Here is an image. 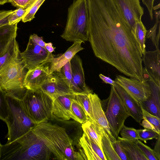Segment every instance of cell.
Segmentation results:
<instances>
[{
  "mask_svg": "<svg viewBox=\"0 0 160 160\" xmlns=\"http://www.w3.org/2000/svg\"><path fill=\"white\" fill-rule=\"evenodd\" d=\"M88 40L96 57L130 78L145 82L135 33L113 0H87Z\"/></svg>",
  "mask_w": 160,
  "mask_h": 160,
  "instance_id": "1",
  "label": "cell"
},
{
  "mask_svg": "<svg viewBox=\"0 0 160 160\" xmlns=\"http://www.w3.org/2000/svg\"><path fill=\"white\" fill-rule=\"evenodd\" d=\"M74 143L65 128L47 121L3 145L2 151L6 160H67L65 152Z\"/></svg>",
  "mask_w": 160,
  "mask_h": 160,
  "instance_id": "2",
  "label": "cell"
},
{
  "mask_svg": "<svg viewBox=\"0 0 160 160\" xmlns=\"http://www.w3.org/2000/svg\"><path fill=\"white\" fill-rule=\"evenodd\" d=\"M61 37L67 41L81 42L88 40L87 0H74L68 8L66 24Z\"/></svg>",
  "mask_w": 160,
  "mask_h": 160,
  "instance_id": "3",
  "label": "cell"
},
{
  "mask_svg": "<svg viewBox=\"0 0 160 160\" xmlns=\"http://www.w3.org/2000/svg\"><path fill=\"white\" fill-rule=\"evenodd\" d=\"M6 98L8 115L4 121L8 129L6 143H9L24 135L37 124L27 115L21 99L10 95H6Z\"/></svg>",
  "mask_w": 160,
  "mask_h": 160,
  "instance_id": "4",
  "label": "cell"
},
{
  "mask_svg": "<svg viewBox=\"0 0 160 160\" xmlns=\"http://www.w3.org/2000/svg\"><path fill=\"white\" fill-rule=\"evenodd\" d=\"M26 69L20 55L8 63L0 71V93L21 99L27 90L24 83Z\"/></svg>",
  "mask_w": 160,
  "mask_h": 160,
  "instance_id": "5",
  "label": "cell"
},
{
  "mask_svg": "<svg viewBox=\"0 0 160 160\" xmlns=\"http://www.w3.org/2000/svg\"><path fill=\"white\" fill-rule=\"evenodd\" d=\"M21 101L27 115L36 124L51 119L53 100L40 88L27 89Z\"/></svg>",
  "mask_w": 160,
  "mask_h": 160,
  "instance_id": "6",
  "label": "cell"
},
{
  "mask_svg": "<svg viewBox=\"0 0 160 160\" xmlns=\"http://www.w3.org/2000/svg\"><path fill=\"white\" fill-rule=\"evenodd\" d=\"M105 101L107 103L105 114L111 133L117 139L125 120L129 116L114 86L111 85L110 95Z\"/></svg>",
  "mask_w": 160,
  "mask_h": 160,
  "instance_id": "7",
  "label": "cell"
},
{
  "mask_svg": "<svg viewBox=\"0 0 160 160\" xmlns=\"http://www.w3.org/2000/svg\"><path fill=\"white\" fill-rule=\"evenodd\" d=\"M24 67L29 70L41 64L49 63L54 57L45 48L42 47L29 38L26 49L20 54Z\"/></svg>",
  "mask_w": 160,
  "mask_h": 160,
  "instance_id": "8",
  "label": "cell"
},
{
  "mask_svg": "<svg viewBox=\"0 0 160 160\" xmlns=\"http://www.w3.org/2000/svg\"><path fill=\"white\" fill-rule=\"evenodd\" d=\"M115 81L140 104L146 101L151 94V88L148 82H142L121 75L117 76Z\"/></svg>",
  "mask_w": 160,
  "mask_h": 160,
  "instance_id": "9",
  "label": "cell"
},
{
  "mask_svg": "<svg viewBox=\"0 0 160 160\" xmlns=\"http://www.w3.org/2000/svg\"><path fill=\"white\" fill-rule=\"evenodd\" d=\"M140 0H113L122 17L135 33L136 24L144 13Z\"/></svg>",
  "mask_w": 160,
  "mask_h": 160,
  "instance_id": "10",
  "label": "cell"
},
{
  "mask_svg": "<svg viewBox=\"0 0 160 160\" xmlns=\"http://www.w3.org/2000/svg\"><path fill=\"white\" fill-rule=\"evenodd\" d=\"M74 93L60 96L53 101L51 119L62 122L72 119L77 122L71 110L72 101Z\"/></svg>",
  "mask_w": 160,
  "mask_h": 160,
  "instance_id": "11",
  "label": "cell"
},
{
  "mask_svg": "<svg viewBox=\"0 0 160 160\" xmlns=\"http://www.w3.org/2000/svg\"><path fill=\"white\" fill-rule=\"evenodd\" d=\"M47 64H41L27 72L24 81L27 89L34 90L40 88L52 76L49 72V66Z\"/></svg>",
  "mask_w": 160,
  "mask_h": 160,
  "instance_id": "12",
  "label": "cell"
},
{
  "mask_svg": "<svg viewBox=\"0 0 160 160\" xmlns=\"http://www.w3.org/2000/svg\"><path fill=\"white\" fill-rule=\"evenodd\" d=\"M40 88L53 101L58 97L67 94L74 93L67 84L58 76L53 73Z\"/></svg>",
  "mask_w": 160,
  "mask_h": 160,
  "instance_id": "13",
  "label": "cell"
},
{
  "mask_svg": "<svg viewBox=\"0 0 160 160\" xmlns=\"http://www.w3.org/2000/svg\"><path fill=\"white\" fill-rule=\"evenodd\" d=\"M91 110L95 121L104 130L112 142L117 139L112 135L108 123L102 106L101 101L98 96L91 91L89 94Z\"/></svg>",
  "mask_w": 160,
  "mask_h": 160,
  "instance_id": "14",
  "label": "cell"
},
{
  "mask_svg": "<svg viewBox=\"0 0 160 160\" xmlns=\"http://www.w3.org/2000/svg\"><path fill=\"white\" fill-rule=\"evenodd\" d=\"M123 102L129 116L140 123L142 120V108L140 103L116 83L114 86Z\"/></svg>",
  "mask_w": 160,
  "mask_h": 160,
  "instance_id": "15",
  "label": "cell"
},
{
  "mask_svg": "<svg viewBox=\"0 0 160 160\" xmlns=\"http://www.w3.org/2000/svg\"><path fill=\"white\" fill-rule=\"evenodd\" d=\"M145 68L154 82L160 87V51H146L143 55Z\"/></svg>",
  "mask_w": 160,
  "mask_h": 160,
  "instance_id": "16",
  "label": "cell"
},
{
  "mask_svg": "<svg viewBox=\"0 0 160 160\" xmlns=\"http://www.w3.org/2000/svg\"><path fill=\"white\" fill-rule=\"evenodd\" d=\"M81 42H74L67 50L61 56L53 57L50 60L49 72L50 74L53 72H60L62 67L70 61L74 56L79 51L84 49L81 46Z\"/></svg>",
  "mask_w": 160,
  "mask_h": 160,
  "instance_id": "17",
  "label": "cell"
},
{
  "mask_svg": "<svg viewBox=\"0 0 160 160\" xmlns=\"http://www.w3.org/2000/svg\"><path fill=\"white\" fill-rule=\"evenodd\" d=\"M70 62L73 81L78 93L85 92L90 90L85 82L82 62L80 57L75 54L70 60Z\"/></svg>",
  "mask_w": 160,
  "mask_h": 160,
  "instance_id": "18",
  "label": "cell"
},
{
  "mask_svg": "<svg viewBox=\"0 0 160 160\" xmlns=\"http://www.w3.org/2000/svg\"><path fill=\"white\" fill-rule=\"evenodd\" d=\"M148 82L150 86L151 94L146 101L140 104L146 111L160 118V87L153 81Z\"/></svg>",
  "mask_w": 160,
  "mask_h": 160,
  "instance_id": "19",
  "label": "cell"
},
{
  "mask_svg": "<svg viewBox=\"0 0 160 160\" xmlns=\"http://www.w3.org/2000/svg\"><path fill=\"white\" fill-rule=\"evenodd\" d=\"M16 36L13 37L0 52V71L11 60L20 56V52L16 40Z\"/></svg>",
  "mask_w": 160,
  "mask_h": 160,
  "instance_id": "20",
  "label": "cell"
},
{
  "mask_svg": "<svg viewBox=\"0 0 160 160\" xmlns=\"http://www.w3.org/2000/svg\"><path fill=\"white\" fill-rule=\"evenodd\" d=\"M117 140L125 151L129 160H148L137 146L136 141L128 140L118 136Z\"/></svg>",
  "mask_w": 160,
  "mask_h": 160,
  "instance_id": "21",
  "label": "cell"
},
{
  "mask_svg": "<svg viewBox=\"0 0 160 160\" xmlns=\"http://www.w3.org/2000/svg\"><path fill=\"white\" fill-rule=\"evenodd\" d=\"M102 151L107 160H121L116 152L112 142L103 129L99 125Z\"/></svg>",
  "mask_w": 160,
  "mask_h": 160,
  "instance_id": "22",
  "label": "cell"
},
{
  "mask_svg": "<svg viewBox=\"0 0 160 160\" xmlns=\"http://www.w3.org/2000/svg\"><path fill=\"white\" fill-rule=\"evenodd\" d=\"M81 127L87 137L97 143L102 150L99 125L96 122H92L88 120L82 124Z\"/></svg>",
  "mask_w": 160,
  "mask_h": 160,
  "instance_id": "23",
  "label": "cell"
},
{
  "mask_svg": "<svg viewBox=\"0 0 160 160\" xmlns=\"http://www.w3.org/2000/svg\"><path fill=\"white\" fill-rule=\"evenodd\" d=\"M18 24H7L0 27V52L13 37L17 36Z\"/></svg>",
  "mask_w": 160,
  "mask_h": 160,
  "instance_id": "24",
  "label": "cell"
},
{
  "mask_svg": "<svg viewBox=\"0 0 160 160\" xmlns=\"http://www.w3.org/2000/svg\"><path fill=\"white\" fill-rule=\"evenodd\" d=\"M143 114L141 125L144 128L152 130L160 133V118L152 115L142 108Z\"/></svg>",
  "mask_w": 160,
  "mask_h": 160,
  "instance_id": "25",
  "label": "cell"
},
{
  "mask_svg": "<svg viewBox=\"0 0 160 160\" xmlns=\"http://www.w3.org/2000/svg\"><path fill=\"white\" fill-rule=\"evenodd\" d=\"M156 21L154 25L149 30L147 31L146 36L152 40L155 46L156 49L160 50L159 42L160 32V11H154Z\"/></svg>",
  "mask_w": 160,
  "mask_h": 160,
  "instance_id": "26",
  "label": "cell"
},
{
  "mask_svg": "<svg viewBox=\"0 0 160 160\" xmlns=\"http://www.w3.org/2000/svg\"><path fill=\"white\" fill-rule=\"evenodd\" d=\"M91 91L90 89L85 92L74 93V98L85 111L89 118V120L92 122H95L92 113L89 96V94Z\"/></svg>",
  "mask_w": 160,
  "mask_h": 160,
  "instance_id": "27",
  "label": "cell"
},
{
  "mask_svg": "<svg viewBox=\"0 0 160 160\" xmlns=\"http://www.w3.org/2000/svg\"><path fill=\"white\" fill-rule=\"evenodd\" d=\"M52 73L62 78L73 92H78V89L73 81L70 61L67 62L62 67L60 72H53Z\"/></svg>",
  "mask_w": 160,
  "mask_h": 160,
  "instance_id": "28",
  "label": "cell"
},
{
  "mask_svg": "<svg viewBox=\"0 0 160 160\" xmlns=\"http://www.w3.org/2000/svg\"><path fill=\"white\" fill-rule=\"evenodd\" d=\"M71 110L78 122L82 124L89 120V118L85 111L75 99L74 97L72 101Z\"/></svg>",
  "mask_w": 160,
  "mask_h": 160,
  "instance_id": "29",
  "label": "cell"
},
{
  "mask_svg": "<svg viewBox=\"0 0 160 160\" xmlns=\"http://www.w3.org/2000/svg\"><path fill=\"white\" fill-rule=\"evenodd\" d=\"M147 30L141 21L136 24L135 34L140 47L142 53L143 55L146 51L145 44Z\"/></svg>",
  "mask_w": 160,
  "mask_h": 160,
  "instance_id": "30",
  "label": "cell"
},
{
  "mask_svg": "<svg viewBox=\"0 0 160 160\" xmlns=\"http://www.w3.org/2000/svg\"><path fill=\"white\" fill-rule=\"evenodd\" d=\"M138 139L146 143L148 140L154 138L157 139L160 136V134L156 131L149 129L137 130Z\"/></svg>",
  "mask_w": 160,
  "mask_h": 160,
  "instance_id": "31",
  "label": "cell"
},
{
  "mask_svg": "<svg viewBox=\"0 0 160 160\" xmlns=\"http://www.w3.org/2000/svg\"><path fill=\"white\" fill-rule=\"evenodd\" d=\"M45 0H37L25 13L22 20L25 22H30L34 18L36 12Z\"/></svg>",
  "mask_w": 160,
  "mask_h": 160,
  "instance_id": "32",
  "label": "cell"
},
{
  "mask_svg": "<svg viewBox=\"0 0 160 160\" xmlns=\"http://www.w3.org/2000/svg\"><path fill=\"white\" fill-rule=\"evenodd\" d=\"M121 138L128 140L135 141L138 139L137 130L126 126L124 125L120 131Z\"/></svg>",
  "mask_w": 160,
  "mask_h": 160,
  "instance_id": "33",
  "label": "cell"
},
{
  "mask_svg": "<svg viewBox=\"0 0 160 160\" xmlns=\"http://www.w3.org/2000/svg\"><path fill=\"white\" fill-rule=\"evenodd\" d=\"M27 11V10L22 8H18L12 11L8 18V24L13 25L18 23L21 20Z\"/></svg>",
  "mask_w": 160,
  "mask_h": 160,
  "instance_id": "34",
  "label": "cell"
},
{
  "mask_svg": "<svg viewBox=\"0 0 160 160\" xmlns=\"http://www.w3.org/2000/svg\"><path fill=\"white\" fill-rule=\"evenodd\" d=\"M136 143L148 160H158L153 149L143 143L139 139L136 140Z\"/></svg>",
  "mask_w": 160,
  "mask_h": 160,
  "instance_id": "35",
  "label": "cell"
},
{
  "mask_svg": "<svg viewBox=\"0 0 160 160\" xmlns=\"http://www.w3.org/2000/svg\"><path fill=\"white\" fill-rule=\"evenodd\" d=\"M37 0H8L10 2L14 7L17 8L24 9H29Z\"/></svg>",
  "mask_w": 160,
  "mask_h": 160,
  "instance_id": "36",
  "label": "cell"
},
{
  "mask_svg": "<svg viewBox=\"0 0 160 160\" xmlns=\"http://www.w3.org/2000/svg\"><path fill=\"white\" fill-rule=\"evenodd\" d=\"M112 143L116 152L121 160H129L128 156L117 140Z\"/></svg>",
  "mask_w": 160,
  "mask_h": 160,
  "instance_id": "37",
  "label": "cell"
},
{
  "mask_svg": "<svg viewBox=\"0 0 160 160\" xmlns=\"http://www.w3.org/2000/svg\"><path fill=\"white\" fill-rule=\"evenodd\" d=\"M8 109L6 96L0 93V117L4 115Z\"/></svg>",
  "mask_w": 160,
  "mask_h": 160,
  "instance_id": "38",
  "label": "cell"
},
{
  "mask_svg": "<svg viewBox=\"0 0 160 160\" xmlns=\"http://www.w3.org/2000/svg\"><path fill=\"white\" fill-rule=\"evenodd\" d=\"M12 11V10L0 11V27L8 24V18Z\"/></svg>",
  "mask_w": 160,
  "mask_h": 160,
  "instance_id": "39",
  "label": "cell"
},
{
  "mask_svg": "<svg viewBox=\"0 0 160 160\" xmlns=\"http://www.w3.org/2000/svg\"><path fill=\"white\" fill-rule=\"evenodd\" d=\"M29 38L34 42L42 47L45 48V42L43 40L42 37H39L36 34H33L30 36Z\"/></svg>",
  "mask_w": 160,
  "mask_h": 160,
  "instance_id": "40",
  "label": "cell"
},
{
  "mask_svg": "<svg viewBox=\"0 0 160 160\" xmlns=\"http://www.w3.org/2000/svg\"><path fill=\"white\" fill-rule=\"evenodd\" d=\"M142 1L143 4L146 6L147 8L150 18L152 20L153 18L152 11L154 0H142Z\"/></svg>",
  "mask_w": 160,
  "mask_h": 160,
  "instance_id": "41",
  "label": "cell"
},
{
  "mask_svg": "<svg viewBox=\"0 0 160 160\" xmlns=\"http://www.w3.org/2000/svg\"><path fill=\"white\" fill-rule=\"evenodd\" d=\"M157 139V140L156 142L154 148L153 149V150L158 160H160V136L158 137Z\"/></svg>",
  "mask_w": 160,
  "mask_h": 160,
  "instance_id": "42",
  "label": "cell"
},
{
  "mask_svg": "<svg viewBox=\"0 0 160 160\" xmlns=\"http://www.w3.org/2000/svg\"><path fill=\"white\" fill-rule=\"evenodd\" d=\"M99 77L106 83L109 84L113 86H114L116 83L115 81L102 74H100L99 75Z\"/></svg>",
  "mask_w": 160,
  "mask_h": 160,
  "instance_id": "43",
  "label": "cell"
},
{
  "mask_svg": "<svg viewBox=\"0 0 160 160\" xmlns=\"http://www.w3.org/2000/svg\"><path fill=\"white\" fill-rule=\"evenodd\" d=\"M45 48L50 53L54 51L56 48H54L52 46V43L51 42L45 43Z\"/></svg>",
  "mask_w": 160,
  "mask_h": 160,
  "instance_id": "44",
  "label": "cell"
},
{
  "mask_svg": "<svg viewBox=\"0 0 160 160\" xmlns=\"http://www.w3.org/2000/svg\"><path fill=\"white\" fill-rule=\"evenodd\" d=\"M8 0H0V5H2L8 2Z\"/></svg>",
  "mask_w": 160,
  "mask_h": 160,
  "instance_id": "45",
  "label": "cell"
},
{
  "mask_svg": "<svg viewBox=\"0 0 160 160\" xmlns=\"http://www.w3.org/2000/svg\"><path fill=\"white\" fill-rule=\"evenodd\" d=\"M2 145L1 144V143L0 142V158H1V149H2Z\"/></svg>",
  "mask_w": 160,
  "mask_h": 160,
  "instance_id": "46",
  "label": "cell"
}]
</instances>
